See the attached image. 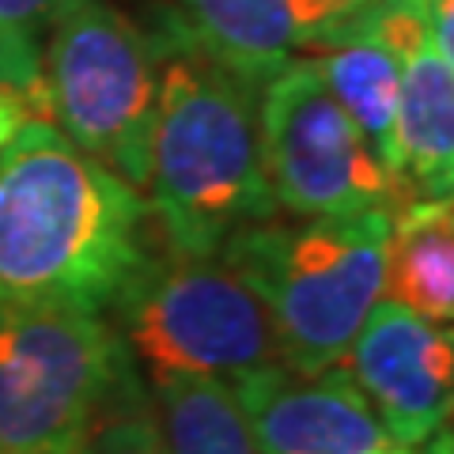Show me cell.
Segmentation results:
<instances>
[{
    "mask_svg": "<svg viewBox=\"0 0 454 454\" xmlns=\"http://www.w3.org/2000/svg\"><path fill=\"white\" fill-rule=\"evenodd\" d=\"M118 337L152 379L205 375L235 382L280 360V340L265 303L220 258L152 250L125 280Z\"/></svg>",
    "mask_w": 454,
    "mask_h": 454,
    "instance_id": "obj_5",
    "label": "cell"
},
{
    "mask_svg": "<svg viewBox=\"0 0 454 454\" xmlns=\"http://www.w3.org/2000/svg\"><path fill=\"white\" fill-rule=\"evenodd\" d=\"M133 394L129 352L98 310L0 303V454H80Z\"/></svg>",
    "mask_w": 454,
    "mask_h": 454,
    "instance_id": "obj_4",
    "label": "cell"
},
{
    "mask_svg": "<svg viewBox=\"0 0 454 454\" xmlns=\"http://www.w3.org/2000/svg\"><path fill=\"white\" fill-rule=\"evenodd\" d=\"M390 212L265 220L243 227L216 258L265 303L292 372L315 375L348 356L387 284Z\"/></svg>",
    "mask_w": 454,
    "mask_h": 454,
    "instance_id": "obj_3",
    "label": "cell"
},
{
    "mask_svg": "<svg viewBox=\"0 0 454 454\" xmlns=\"http://www.w3.org/2000/svg\"><path fill=\"white\" fill-rule=\"evenodd\" d=\"M152 413L167 454H262L231 382L223 379H152Z\"/></svg>",
    "mask_w": 454,
    "mask_h": 454,
    "instance_id": "obj_13",
    "label": "cell"
},
{
    "mask_svg": "<svg viewBox=\"0 0 454 454\" xmlns=\"http://www.w3.org/2000/svg\"><path fill=\"white\" fill-rule=\"evenodd\" d=\"M348 352L352 379L394 447L428 443L447 428L454 382L450 325H432L413 310L379 300Z\"/></svg>",
    "mask_w": 454,
    "mask_h": 454,
    "instance_id": "obj_8",
    "label": "cell"
},
{
    "mask_svg": "<svg viewBox=\"0 0 454 454\" xmlns=\"http://www.w3.org/2000/svg\"><path fill=\"white\" fill-rule=\"evenodd\" d=\"M367 4H372V0H300L303 50H318L337 23H345L352 12H360Z\"/></svg>",
    "mask_w": 454,
    "mask_h": 454,
    "instance_id": "obj_17",
    "label": "cell"
},
{
    "mask_svg": "<svg viewBox=\"0 0 454 454\" xmlns=\"http://www.w3.org/2000/svg\"><path fill=\"white\" fill-rule=\"evenodd\" d=\"M382 295L432 325H450L454 318L450 197H409L402 208H394Z\"/></svg>",
    "mask_w": 454,
    "mask_h": 454,
    "instance_id": "obj_12",
    "label": "cell"
},
{
    "mask_svg": "<svg viewBox=\"0 0 454 454\" xmlns=\"http://www.w3.org/2000/svg\"><path fill=\"white\" fill-rule=\"evenodd\" d=\"M80 454H167V450L160 428H155L152 405H145L133 394L114 413H106V420L91 432Z\"/></svg>",
    "mask_w": 454,
    "mask_h": 454,
    "instance_id": "obj_16",
    "label": "cell"
},
{
    "mask_svg": "<svg viewBox=\"0 0 454 454\" xmlns=\"http://www.w3.org/2000/svg\"><path fill=\"white\" fill-rule=\"evenodd\" d=\"M262 454H379L394 447L345 367L303 375L269 364L231 382Z\"/></svg>",
    "mask_w": 454,
    "mask_h": 454,
    "instance_id": "obj_9",
    "label": "cell"
},
{
    "mask_svg": "<svg viewBox=\"0 0 454 454\" xmlns=\"http://www.w3.org/2000/svg\"><path fill=\"white\" fill-rule=\"evenodd\" d=\"M397 163L413 197L454 190V61L428 38L402 68Z\"/></svg>",
    "mask_w": 454,
    "mask_h": 454,
    "instance_id": "obj_11",
    "label": "cell"
},
{
    "mask_svg": "<svg viewBox=\"0 0 454 454\" xmlns=\"http://www.w3.org/2000/svg\"><path fill=\"white\" fill-rule=\"evenodd\" d=\"M379 454H413L409 447H387V450H379Z\"/></svg>",
    "mask_w": 454,
    "mask_h": 454,
    "instance_id": "obj_19",
    "label": "cell"
},
{
    "mask_svg": "<svg viewBox=\"0 0 454 454\" xmlns=\"http://www.w3.org/2000/svg\"><path fill=\"white\" fill-rule=\"evenodd\" d=\"M46 121L129 186L152 178L160 61L129 12L88 0L57 23L42 57Z\"/></svg>",
    "mask_w": 454,
    "mask_h": 454,
    "instance_id": "obj_6",
    "label": "cell"
},
{
    "mask_svg": "<svg viewBox=\"0 0 454 454\" xmlns=\"http://www.w3.org/2000/svg\"><path fill=\"white\" fill-rule=\"evenodd\" d=\"M170 23L190 50L250 88L303 50L300 0H170Z\"/></svg>",
    "mask_w": 454,
    "mask_h": 454,
    "instance_id": "obj_10",
    "label": "cell"
},
{
    "mask_svg": "<svg viewBox=\"0 0 454 454\" xmlns=\"http://www.w3.org/2000/svg\"><path fill=\"white\" fill-rule=\"evenodd\" d=\"M148 216L140 190L53 121H23L0 148V303L110 307L152 254Z\"/></svg>",
    "mask_w": 454,
    "mask_h": 454,
    "instance_id": "obj_1",
    "label": "cell"
},
{
    "mask_svg": "<svg viewBox=\"0 0 454 454\" xmlns=\"http://www.w3.org/2000/svg\"><path fill=\"white\" fill-rule=\"evenodd\" d=\"M88 0H0V83L12 88L35 121H46L42 95V57L57 23L68 20Z\"/></svg>",
    "mask_w": 454,
    "mask_h": 454,
    "instance_id": "obj_15",
    "label": "cell"
},
{
    "mask_svg": "<svg viewBox=\"0 0 454 454\" xmlns=\"http://www.w3.org/2000/svg\"><path fill=\"white\" fill-rule=\"evenodd\" d=\"M258 129L269 190L300 220L352 212L394 216L413 197L340 110L315 61L292 57L262 83Z\"/></svg>",
    "mask_w": 454,
    "mask_h": 454,
    "instance_id": "obj_7",
    "label": "cell"
},
{
    "mask_svg": "<svg viewBox=\"0 0 454 454\" xmlns=\"http://www.w3.org/2000/svg\"><path fill=\"white\" fill-rule=\"evenodd\" d=\"M310 61H315L340 110L356 121L364 140L387 163V170L402 178V163H397V95H402L405 65L379 42H348V46L337 50H322Z\"/></svg>",
    "mask_w": 454,
    "mask_h": 454,
    "instance_id": "obj_14",
    "label": "cell"
},
{
    "mask_svg": "<svg viewBox=\"0 0 454 454\" xmlns=\"http://www.w3.org/2000/svg\"><path fill=\"white\" fill-rule=\"evenodd\" d=\"M23 121H35L31 106H27L12 88H4V83H0V148H4L8 140L23 129Z\"/></svg>",
    "mask_w": 454,
    "mask_h": 454,
    "instance_id": "obj_18",
    "label": "cell"
},
{
    "mask_svg": "<svg viewBox=\"0 0 454 454\" xmlns=\"http://www.w3.org/2000/svg\"><path fill=\"white\" fill-rule=\"evenodd\" d=\"M152 42L160 106L152 140V216L186 258H216L243 227L277 220L258 129V88L205 61L175 31Z\"/></svg>",
    "mask_w": 454,
    "mask_h": 454,
    "instance_id": "obj_2",
    "label": "cell"
}]
</instances>
